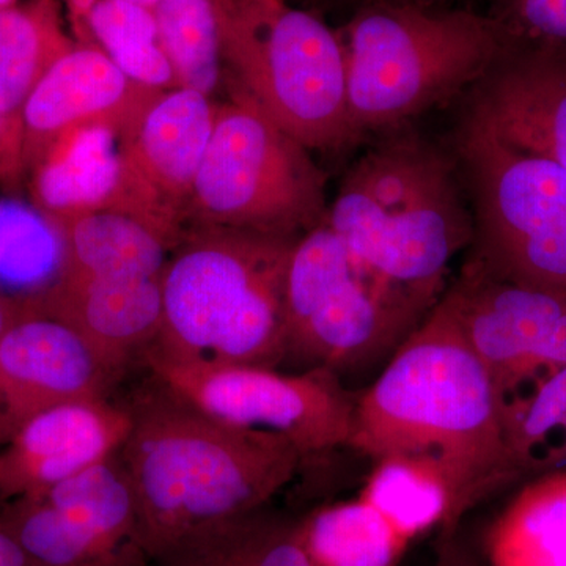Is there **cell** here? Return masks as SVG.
I'll return each instance as SVG.
<instances>
[{
  "label": "cell",
  "mask_w": 566,
  "mask_h": 566,
  "mask_svg": "<svg viewBox=\"0 0 566 566\" xmlns=\"http://www.w3.org/2000/svg\"><path fill=\"white\" fill-rule=\"evenodd\" d=\"M349 449L371 461L397 455L431 465L450 499L438 536L460 531L472 510L523 480L493 375L441 303L357 390Z\"/></svg>",
  "instance_id": "cell-1"
},
{
  "label": "cell",
  "mask_w": 566,
  "mask_h": 566,
  "mask_svg": "<svg viewBox=\"0 0 566 566\" xmlns=\"http://www.w3.org/2000/svg\"><path fill=\"white\" fill-rule=\"evenodd\" d=\"M128 400L120 450L148 558L274 504L305 461L282 436L222 422L148 376Z\"/></svg>",
  "instance_id": "cell-2"
},
{
  "label": "cell",
  "mask_w": 566,
  "mask_h": 566,
  "mask_svg": "<svg viewBox=\"0 0 566 566\" xmlns=\"http://www.w3.org/2000/svg\"><path fill=\"white\" fill-rule=\"evenodd\" d=\"M296 240L191 227L164 268L163 326L145 353L281 370L286 268Z\"/></svg>",
  "instance_id": "cell-3"
},
{
  "label": "cell",
  "mask_w": 566,
  "mask_h": 566,
  "mask_svg": "<svg viewBox=\"0 0 566 566\" xmlns=\"http://www.w3.org/2000/svg\"><path fill=\"white\" fill-rule=\"evenodd\" d=\"M455 166L416 134L365 153L345 175L327 226L378 273L436 305L450 263L474 241Z\"/></svg>",
  "instance_id": "cell-4"
},
{
  "label": "cell",
  "mask_w": 566,
  "mask_h": 566,
  "mask_svg": "<svg viewBox=\"0 0 566 566\" xmlns=\"http://www.w3.org/2000/svg\"><path fill=\"white\" fill-rule=\"evenodd\" d=\"M338 36L354 140L476 84L509 51L497 22L471 11L376 7L356 14Z\"/></svg>",
  "instance_id": "cell-5"
},
{
  "label": "cell",
  "mask_w": 566,
  "mask_h": 566,
  "mask_svg": "<svg viewBox=\"0 0 566 566\" xmlns=\"http://www.w3.org/2000/svg\"><path fill=\"white\" fill-rule=\"evenodd\" d=\"M434 305L364 262L326 222L297 238L283 297L292 371L348 379L379 374Z\"/></svg>",
  "instance_id": "cell-6"
},
{
  "label": "cell",
  "mask_w": 566,
  "mask_h": 566,
  "mask_svg": "<svg viewBox=\"0 0 566 566\" xmlns=\"http://www.w3.org/2000/svg\"><path fill=\"white\" fill-rule=\"evenodd\" d=\"M234 91L308 150L353 144L344 46L285 0H214Z\"/></svg>",
  "instance_id": "cell-7"
},
{
  "label": "cell",
  "mask_w": 566,
  "mask_h": 566,
  "mask_svg": "<svg viewBox=\"0 0 566 566\" xmlns=\"http://www.w3.org/2000/svg\"><path fill=\"white\" fill-rule=\"evenodd\" d=\"M324 185L308 148L234 91L218 104L189 222L300 238L326 222Z\"/></svg>",
  "instance_id": "cell-8"
},
{
  "label": "cell",
  "mask_w": 566,
  "mask_h": 566,
  "mask_svg": "<svg viewBox=\"0 0 566 566\" xmlns=\"http://www.w3.org/2000/svg\"><path fill=\"white\" fill-rule=\"evenodd\" d=\"M458 153L474 218L471 259L509 281L566 294V172L465 115Z\"/></svg>",
  "instance_id": "cell-9"
},
{
  "label": "cell",
  "mask_w": 566,
  "mask_h": 566,
  "mask_svg": "<svg viewBox=\"0 0 566 566\" xmlns=\"http://www.w3.org/2000/svg\"><path fill=\"white\" fill-rule=\"evenodd\" d=\"M140 364L208 416L289 439L305 463L352 446L357 390L333 371L180 363L153 353Z\"/></svg>",
  "instance_id": "cell-10"
},
{
  "label": "cell",
  "mask_w": 566,
  "mask_h": 566,
  "mask_svg": "<svg viewBox=\"0 0 566 566\" xmlns=\"http://www.w3.org/2000/svg\"><path fill=\"white\" fill-rule=\"evenodd\" d=\"M0 521L39 566L150 565L136 495L118 460L7 502Z\"/></svg>",
  "instance_id": "cell-11"
},
{
  "label": "cell",
  "mask_w": 566,
  "mask_h": 566,
  "mask_svg": "<svg viewBox=\"0 0 566 566\" xmlns=\"http://www.w3.org/2000/svg\"><path fill=\"white\" fill-rule=\"evenodd\" d=\"M439 303L493 375L502 401L566 365V294L509 281L469 256Z\"/></svg>",
  "instance_id": "cell-12"
},
{
  "label": "cell",
  "mask_w": 566,
  "mask_h": 566,
  "mask_svg": "<svg viewBox=\"0 0 566 566\" xmlns=\"http://www.w3.org/2000/svg\"><path fill=\"white\" fill-rule=\"evenodd\" d=\"M118 379L76 327L36 301H18L0 337V446L44 409L109 398Z\"/></svg>",
  "instance_id": "cell-13"
},
{
  "label": "cell",
  "mask_w": 566,
  "mask_h": 566,
  "mask_svg": "<svg viewBox=\"0 0 566 566\" xmlns=\"http://www.w3.org/2000/svg\"><path fill=\"white\" fill-rule=\"evenodd\" d=\"M218 104L189 88L164 92L145 112L125 148L120 210L181 243L193 182L214 128Z\"/></svg>",
  "instance_id": "cell-14"
},
{
  "label": "cell",
  "mask_w": 566,
  "mask_h": 566,
  "mask_svg": "<svg viewBox=\"0 0 566 566\" xmlns=\"http://www.w3.org/2000/svg\"><path fill=\"white\" fill-rule=\"evenodd\" d=\"M132 430L125 403L87 398L25 420L0 449V499L39 495L120 452Z\"/></svg>",
  "instance_id": "cell-15"
},
{
  "label": "cell",
  "mask_w": 566,
  "mask_h": 566,
  "mask_svg": "<svg viewBox=\"0 0 566 566\" xmlns=\"http://www.w3.org/2000/svg\"><path fill=\"white\" fill-rule=\"evenodd\" d=\"M161 93L129 80L99 48L77 43L44 74L22 109L25 174L77 126L112 123L134 134Z\"/></svg>",
  "instance_id": "cell-16"
},
{
  "label": "cell",
  "mask_w": 566,
  "mask_h": 566,
  "mask_svg": "<svg viewBox=\"0 0 566 566\" xmlns=\"http://www.w3.org/2000/svg\"><path fill=\"white\" fill-rule=\"evenodd\" d=\"M468 117L566 172V50H510L476 85Z\"/></svg>",
  "instance_id": "cell-17"
},
{
  "label": "cell",
  "mask_w": 566,
  "mask_h": 566,
  "mask_svg": "<svg viewBox=\"0 0 566 566\" xmlns=\"http://www.w3.org/2000/svg\"><path fill=\"white\" fill-rule=\"evenodd\" d=\"M161 279H61L51 292L31 301L76 327L123 378L161 331Z\"/></svg>",
  "instance_id": "cell-18"
},
{
  "label": "cell",
  "mask_w": 566,
  "mask_h": 566,
  "mask_svg": "<svg viewBox=\"0 0 566 566\" xmlns=\"http://www.w3.org/2000/svg\"><path fill=\"white\" fill-rule=\"evenodd\" d=\"M132 137L112 123H88L63 134L29 172L33 203L54 218L120 210Z\"/></svg>",
  "instance_id": "cell-19"
},
{
  "label": "cell",
  "mask_w": 566,
  "mask_h": 566,
  "mask_svg": "<svg viewBox=\"0 0 566 566\" xmlns=\"http://www.w3.org/2000/svg\"><path fill=\"white\" fill-rule=\"evenodd\" d=\"M66 237L61 279H156L177 241L153 223L118 210L57 218Z\"/></svg>",
  "instance_id": "cell-20"
},
{
  "label": "cell",
  "mask_w": 566,
  "mask_h": 566,
  "mask_svg": "<svg viewBox=\"0 0 566 566\" xmlns=\"http://www.w3.org/2000/svg\"><path fill=\"white\" fill-rule=\"evenodd\" d=\"M486 566H566V468L524 480L483 535Z\"/></svg>",
  "instance_id": "cell-21"
},
{
  "label": "cell",
  "mask_w": 566,
  "mask_h": 566,
  "mask_svg": "<svg viewBox=\"0 0 566 566\" xmlns=\"http://www.w3.org/2000/svg\"><path fill=\"white\" fill-rule=\"evenodd\" d=\"M148 566H312L300 517L274 504L197 532Z\"/></svg>",
  "instance_id": "cell-22"
},
{
  "label": "cell",
  "mask_w": 566,
  "mask_h": 566,
  "mask_svg": "<svg viewBox=\"0 0 566 566\" xmlns=\"http://www.w3.org/2000/svg\"><path fill=\"white\" fill-rule=\"evenodd\" d=\"M55 0H31L0 11V117L21 123L44 74L76 46Z\"/></svg>",
  "instance_id": "cell-23"
},
{
  "label": "cell",
  "mask_w": 566,
  "mask_h": 566,
  "mask_svg": "<svg viewBox=\"0 0 566 566\" xmlns=\"http://www.w3.org/2000/svg\"><path fill=\"white\" fill-rule=\"evenodd\" d=\"M66 237L61 221L39 205L0 199V293L39 300L61 281Z\"/></svg>",
  "instance_id": "cell-24"
},
{
  "label": "cell",
  "mask_w": 566,
  "mask_h": 566,
  "mask_svg": "<svg viewBox=\"0 0 566 566\" xmlns=\"http://www.w3.org/2000/svg\"><path fill=\"white\" fill-rule=\"evenodd\" d=\"M300 534L312 566H397L409 546L359 497L300 516Z\"/></svg>",
  "instance_id": "cell-25"
},
{
  "label": "cell",
  "mask_w": 566,
  "mask_h": 566,
  "mask_svg": "<svg viewBox=\"0 0 566 566\" xmlns=\"http://www.w3.org/2000/svg\"><path fill=\"white\" fill-rule=\"evenodd\" d=\"M359 499L374 506L401 538H416L446 526L450 499L431 465L415 458L390 455L374 461Z\"/></svg>",
  "instance_id": "cell-26"
},
{
  "label": "cell",
  "mask_w": 566,
  "mask_h": 566,
  "mask_svg": "<svg viewBox=\"0 0 566 566\" xmlns=\"http://www.w3.org/2000/svg\"><path fill=\"white\" fill-rule=\"evenodd\" d=\"M77 43L99 48L137 84L161 92L178 88L148 7L129 0H98Z\"/></svg>",
  "instance_id": "cell-27"
},
{
  "label": "cell",
  "mask_w": 566,
  "mask_h": 566,
  "mask_svg": "<svg viewBox=\"0 0 566 566\" xmlns=\"http://www.w3.org/2000/svg\"><path fill=\"white\" fill-rule=\"evenodd\" d=\"M504 415L523 480L566 468V365L506 401Z\"/></svg>",
  "instance_id": "cell-28"
},
{
  "label": "cell",
  "mask_w": 566,
  "mask_h": 566,
  "mask_svg": "<svg viewBox=\"0 0 566 566\" xmlns=\"http://www.w3.org/2000/svg\"><path fill=\"white\" fill-rule=\"evenodd\" d=\"M151 11L178 87L211 96L223 69L214 0H159Z\"/></svg>",
  "instance_id": "cell-29"
},
{
  "label": "cell",
  "mask_w": 566,
  "mask_h": 566,
  "mask_svg": "<svg viewBox=\"0 0 566 566\" xmlns=\"http://www.w3.org/2000/svg\"><path fill=\"white\" fill-rule=\"evenodd\" d=\"M510 50H566V0H502L495 20Z\"/></svg>",
  "instance_id": "cell-30"
},
{
  "label": "cell",
  "mask_w": 566,
  "mask_h": 566,
  "mask_svg": "<svg viewBox=\"0 0 566 566\" xmlns=\"http://www.w3.org/2000/svg\"><path fill=\"white\" fill-rule=\"evenodd\" d=\"M24 177L22 125L0 117V185L17 189Z\"/></svg>",
  "instance_id": "cell-31"
},
{
  "label": "cell",
  "mask_w": 566,
  "mask_h": 566,
  "mask_svg": "<svg viewBox=\"0 0 566 566\" xmlns=\"http://www.w3.org/2000/svg\"><path fill=\"white\" fill-rule=\"evenodd\" d=\"M434 566H486V562L460 528L453 534L438 536Z\"/></svg>",
  "instance_id": "cell-32"
},
{
  "label": "cell",
  "mask_w": 566,
  "mask_h": 566,
  "mask_svg": "<svg viewBox=\"0 0 566 566\" xmlns=\"http://www.w3.org/2000/svg\"><path fill=\"white\" fill-rule=\"evenodd\" d=\"M0 566H39L0 521Z\"/></svg>",
  "instance_id": "cell-33"
},
{
  "label": "cell",
  "mask_w": 566,
  "mask_h": 566,
  "mask_svg": "<svg viewBox=\"0 0 566 566\" xmlns=\"http://www.w3.org/2000/svg\"><path fill=\"white\" fill-rule=\"evenodd\" d=\"M17 308L18 301L11 300V297L0 293V337H2L6 327L9 326Z\"/></svg>",
  "instance_id": "cell-34"
},
{
  "label": "cell",
  "mask_w": 566,
  "mask_h": 566,
  "mask_svg": "<svg viewBox=\"0 0 566 566\" xmlns=\"http://www.w3.org/2000/svg\"><path fill=\"white\" fill-rule=\"evenodd\" d=\"M18 6V0H0V11Z\"/></svg>",
  "instance_id": "cell-35"
},
{
  "label": "cell",
  "mask_w": 566,
  "mask_h": 566,
  "mask_svg": "<svg viewBox=\"0 0 566 566\" xmlns=\"http://www.w3.org/2000/svg\"><path fill=\"white\" fill-rule=\"evenodd\" d=\"M129 2L139 3V6L151 9V7L155 6L156 2H159V0H129Z\"/></svg>",
  "instance_id": "cell-36"
}]
</instances>
